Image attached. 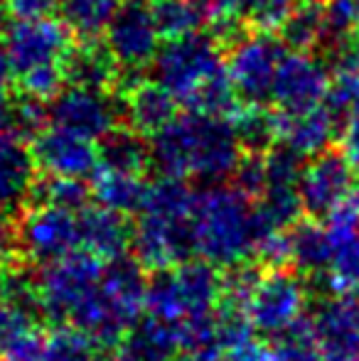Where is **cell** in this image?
<instances>
[{
    "instance_id": "cell-1",
    "label": "cell",
    "mask_w": 359,
    "mask_h": 361,
    "mask_svg": "<svg viewBox=\"0 0 359 361\" xmlns=\"http://www.w3.org/2000/svg\"><path fill=\"white\" fill-rule=\"evenodd\" d=\"M153 74L155 81L192 114L226 118L239 109V96L217 37L192 32L168 39L155 57Z\"/></svg>"
},
{
    "instance_id": "cell-2",
    "label": "cell",
    "mask_w": 359,
    "mask_h": 361,
    "mask_svg": "<svg viewBox=\"0 0 359 361\" xmlns=\"http://www.w3.org/2000/svg\"><path fill=\"white\" fill-rule=\"evenodd\" d=\"M153 165L160 175L197 177L209 185L229 180L239 165L244 147L231 121L187 111L150 140Z\"/></svg>"
},
{
    "instance_id": "cell-3",
    "label": "cell",
    "mask_w": 359,
    "mask_h": 361,
    "mask_svg": "<svg viewBox=\"0 0 359 361\" xmlns=\"http://www.w3.org/2000/svg\"><path fill=\"white\" fill-rule=\"evenodd\" d=\"M276 226L264 216L254 200L231 185H212L197 192L195 243L197 256L219 268L236 266L254 258V251L266 233Z\"/></svg>"
},
{
    "instance_id": "cell-4",
    "label": "cell",
    "mask_w": 359,
    "mask_h": 361,
    "mask_svg": "<svg viewBox=\"0 0 359 361\" xmlns=\"http://www.w3.org/2000/svg\"><path fill=\"white\" fill-rule=\"evenodd\" d=\"M104 263L94 253L77 248L69 256L42 266L37 273L42 317L52 324H69L89 295L101 286Z\"/></svg>"
},
{
    "instance_id": "cell-5",
    "label": "cell",
    "mask_w": 359,
    "mask_h": 361,
    "mask_svg": "<svg viewBox=\"0 0 359 361\" xmlns=\"http://www.w3.org/2000/svg\"><path fill=\"white\" fill-rule=\"evenodd\" d=\"M286 57L283 44L271 32L241 35L231 42L226 69L231 84L244 104H261L271 101L273 81H276L281 59Z\"/></svg>"
},
{
    "instance_id": "cell-6",
    "label": "cell",
    "mask_w": 359,
    "mask_h": 361,
    "mask_svg": "<svg viewBox=\"0 0 359 361\" xmlns=\"http://www.w3.org/2000/svg\"><path fill=\"white\" fill-rule=\"evenodd\" d=\"M18 238L25 263L49 266L79 248L77 214L57 207H25L18 212Z\"/></svg>"
},
{
    "instance_id": "cell-7",
    "label": "cell",
    "mask_w": 359,
    "mask_h": 361,
    "mask_svg": "<svg viewBox=\"0 0 359 361\" xmlns=\"http://www.w3.org/2000/svg\"><path fill=\"white\" fill-rule=\"evenodd\" d=\"M8 62L15 76H23L37 67L64 64L72 52L69 27L54 18L15 20L3 35Z\"/></svg>"
},
{
    "instance_id": "cell-8",
    "label": "cell",
    "mask_w": 359,
    "mask_h": 361,
    "mask_svg": "<svg viewBox=\"0 0 359 361\" xmlns=\"http://www.w3.org/2000/svg\"><path fill=\"white\" fill-rule=\"evenodd\" d=\"M104 35L106 47L114 54L121 72H140L153 67L163 37L155 25L153 10L143 0H123Z\"/></svg>"
},
{
    "instance_id": "cell-9",
    "label": "cell",
    "mask_w": 359,
    "mask_h": 361,
    "mask_svg": "<svg viewBox=\"0 0 359 361\" xmlns=\"http://www.w3.org/2000/svg\"><path fill=\"white\" fill-rule=\"evenodd\" d=\"M133 256L148 271L175 268L197 253L195 216L173 219L153 212H140L133 226Z\"/></svg>"
},
{
    "instance_id": "cell-10",
    "label": "cell",
    "mask_w": 359,
    "mask_h": 361,
    "mask_svg": "<svg viewBox=\"0 0 359 361\" xmlns=\"http://www.w3.org/2000/svg\"><path fill=\"white\" fill-rule=\"evenodd\" d=\"M308 305V281L293 268L266 271L249 302V317L256 332L281 334L303 317Z\"/></svg>"
},
{
    "instance_id": "cell-11",
    "label": "cell",
    "mask_w": 359,
    "mask_h": 361,
    "mask_svg": "<svg viewBox=\"0 0 359 361\" xmlns=\"http://www.w3.org/2000/svg\"><path fill=\"white\" fill-rule=\"evenodd\" d=\"M355 167L342 150L317 152L305 165L300 177V202L303 212L310 219H327L342 202L355 195Z\"/></svg>"
},
{
    "instance_id": "cell-12",
    "label": "cell",
    "mask_w": 359,
    "mask_h": 361,
    "mask_svg": "<svg viewBox=\"0 0 359 361\" xmlns=\"http://www.w3.org/2000/svg\"><path fill=\"white\" fill-rule=\"evenodd\" d=\"M118 118L121 109L111 91L69 84L67 89H62V94L49 101L52 126L89 138L94 143H99L106 133H111L118 126Z\"/></svg>"
},
{
    "instance_id": "cell-13",
    "label": "cell",
    "mask_w": 359,
    "mask_h": 361,
    "mask_svg": "<svg viewBox=\"0 0 359 361\" xmlns=\"http://www.w3.org/2000/svg\"><path fill=\"white\" fill-rule=\"evenodd\" d=\"M330 76L320 59L310 52H286L281 59L271 101L281 114H303L325 104L330 91Z\"/></svg>"
},
{
    "instance_id": "cell-14",
    "label": "cell",
    "mask_w": 359,
    "mask_h": 361,
    "mask_svg": "<svg viewBox=\"0 0 359 361\" xmlns=\"http://www.w3.org/2000/svg\"><path fill=\"white\" fill-rule=\"evenodd\" d=\"M30 147H32L39 172H44V175L87 180V177H94L101 167L99 145L94 140L69 133L57 126H49L47 130H42L30 143Z\"/></svg>"
},
{
    "instance_id": "cell-15",
    "label": "cell",
    "mask_w": 359,
    "mask_h": 361,
    "mask_svg": "<svg viewBox=\"0 0 359 361\" xmlns=\"http://www.w3.org/2000/svg\"><path fill=\"white\" fill-rule=\"evenodd\" d=\"M332 256L322 273L330 295H350L359 290V209L355 200H347L327 216Z\"/></svg>"
},
{
    "instance_id": "cell-16",
    "label": "cell",
    "mask_w": 359,
    "mask_h": 361,
    "mask_svg": "<svg viewBox=\"0 0 359 361\" xmlns=\"http://www.w3.org/2000/svg\"><path fill=\"white\" fill-rule=\"evenodd\" d=\"M322 361H359V302L350 295H327L312 312Z\"/></svg>"
},
{
    "instance_id": "cell-17",
    "label": "cell",
    "mask_w": 359,
    "mask_h": 361,
    "mask_svg": "<svg viewBox=\"0 0 359 361\" xmlns=\"http://www.w3.org/2000/svg\"><path fill=\"white\" fill-rule=\"evenodd\" d=\"M79 246L94 253L101 261L123 256L133 243V226L126 214L114 212L109 207L89 204L77 214Z\"/></svg>"
},
{
    "instance_id": "cell-18",
    "label": "cell",
    "mask_w": 359,
    "mask_h": 361,
    "mask_svg": "<svg viewBox=\"0 0 359 361\" xmlns=\"http://www.w3.org/2000/svg\"><path fill=\"white\" fill-rule=\"evenodd\" d=\"M37 162L28 140L13 133L0 135V207L13 214L25 209L37 180Z\"/></svg>"
},
{
    "instance_id": "cell-19",
    "label": "cell",
    "mask_w": 359,
    "mask_h": 361,
    "mask_svg": "<svg viewBox=\"0 0 359 361\" xmlns=\"http://www.w3.org/2000/svg\"><path fill=\"white\" fill-rule=\"evenodd\" d=\"M278 118V143L293 147L303 157H315L317 152L327 150L337 133V116L325 104L303 114H281Z\"/></svg>"
},
{
    "instance_id": "cell-20",
    "label": "cell",
    "mask_w": 359,
    "mask_h": 361,
    "mask_svg": "<svg viewBox=\"0 0 359 361\" xmlns=\"http://www.w3.org/2000/svg\"><path fill=\"white\" fill-rule=\"evenodd\" d=\"M123 116L143 135H155L178 118V99L158 81H133L123 94Z\"/></svg>"
},
{
    "instance_id": "cell-21",
    "label": "cell",
    "mask_w": 359,
    "mask_h": 361,
    "mask_svg": "<svg viewBox=\"0 0 359 361\" xmlns=\"http://www.w3.org/2000/svg\"><path fill=\"white\" fill-rule=\"evenodd\" d=\"M175 278L187 317H212L221 300V268L207 258H190L175 266Z\"/></svg>"
},
{
    "instance_id": "cell-22",
    "label": "cell",
    "mask_w": 359,
    "mask_h": 361,
    "mask_svg": "<svg viewBox=\"0 0 359 361\" xmlns=\"http://www.w3.org/2000/svg\"><path fill=\"white\" fill-rule=\"evenodd\" d=\"M67 84L84 89L111 91L121 79V67L106 44H96L94 39H84V44L72 47L67 62Z\"/></svg>"
},
{
    "instance_id": "cell-23",
    "label": "cell",
    "mask_w": 359,
    "mask_h": 361,
    "mask_svg": "<svg viewBox=\"0 0 359 361\" xmlns=\"http://www.w3.org/2000/svg\"><path fill=\"white\" fill-rule=\"evenodd\" d=\"M332 243L325 224H317V219H300L296 226H291V266L303 278L322 276L330 266Z\"/></svg>"
},
{
    "instance_id": "cell-24",
    "label": "cell",
    "mask_w": 359,
    "mask_h": 361,
    "mask_svg": "<svg viewBox=\"0 0 359 361\" xmlns=\"http://www.w3.org/2000/svg\"><path fill=\"white\" fill-rule=\"evenodd\" d=\"M150 185L143 180V175H128V172H114L99 167L91 177V195L94 202L101 207H109L121 214H140L148 202Z\"/></svg>"
},
{
    "instance_id": "cell-25",
    "label": "cell",
    "mask_w": 359,
    "mask_h": 361,
    "mask_svg": "<svg viewBox=\"0 0 359 361\" xmlns=\"http://www.w3.org/2000/svg\"><path fill=\"white\" fill-rule=\"evenodd\" d=\"M99 160L104 170L143 175L153 162V155H150V143L143 133H138L130 126H116L111 133L99 140Z\"/></svg>"
},
{
    "instance_id": "cell-26",
    "label": "cell",
    "mask_w": 359,
    "mask_h": 361,
    "mask_svg": "<svg viewBox=\"0 0 359 361\" xmlns=\"http://www.w3.org/2000/svg\"><path fill=\"white\" fill-rule=\"evenodd\" d=\"M94 200L91 185L74 177H57V175H37L32 190H30L28 204L25 207H57L79 214L87 209Z\"/></svg>"
},
{
    "instance_id": "cell-27",
    "label": "cell",
    "mask_w": 359,
    "mask_h": 361,
    "mask_svg": "<svg viewBox=\"0 0 359 361\" xmlns=\"http://www.w3.org/2000/svg\"><path fill=\"white\" fill-rule=\"evenodd\" d=\"M123 347L135 361H173L180 352L178 324H165L145 317L126 337Z\"/></svg>"
},
{
    "instance_id": "cell-28",
    "label": "cell",
    "mask_w": 359,
    "mask_h": 361,
    "mask_svg": "<svg viewBox=\"0 0 359 361\" xmlns=\"http://www.w3.org/2000/svg\"><path fill=\"white\" fill-rule=\"evenodd\" d=\"M123 0H59L62 23L82 39H96L106 32Z\"/></svg>"
},
{
    "instance_id": "cell-29",
    "label": "cell",
    "mask_w": 359,
    "mask_h": 361,
    "mask_svg": "<svg viewBox=\"0 0 359 361\" xmlns=\"http://www.w3.org/2000/svg\"><path fill=\"white\" fill-rule=\"evenodd\" d=\"M231 126L244 152H269L278 143V118L261 104H239Z\"/></svg>"
},
{
    "instance_id": "cell-30",
    "label": "cell",
    "mask_w": 359,
    "mask_h": 361,
    "mask_svg": "<svg viewBox=\"0 0 359 361\" xmlns=\"http://www.w3.org/2000/svg\"><path fill=\"white\" fill-rule=\"evenodd\" d=\"M283 42L298 52H312L325 44V0H300L283 25Z\"/></svg>"
},
{
    "instance_id": "cell-31",
    "label": "cell",
    "mask_w": 359,
    "mask_h": 361,
    "mask_svg": "<svg viewBox=\"0 0 359 361\" xmlns=\"http://www.w3.org/2000/svg\"><path fill=\"white\" fill-rule=\"evenodd\" d=\"M143 312H145V317L158 319V322H165V324H180L182 319H185V305H182L175 268L150 271Z\"/></svg>"
},
{
    "instance_id": "cell-32",
    "label": "cell",
    "mask_w": 359,
    "mask_h": 361,
    "mask_svg": "<svg viewBox=\"0 0 359 361\" xmlns=\"http://www.w3.org/2000/svg\"><path fill=\"white\" fill-rule=\"evenodd\" d=\"M150 10L160 35L168 39L200 32V25L207 23L205 13L195 0H153Z\"/></svg>"
},
{
    "instance_id": "cell-33",
    "label": "cell",
    "mask_w": 359,
    "mask_h": 361,
    "mask_svg": "<svg viewBox=\"0 0 359 361\" xmlns=\"http://www.w3.org/2000/svg\"><path fill=\"white\" fill-rule=\"evenodd\" d=\"M273 349H276L278 361H322L312 317H305V314L273 337Z\"/></svg>"
},
{
    "instance_id": "cell-34",
    "label": "cell",
    "mask_w": 359,
    "mask_h": 361,
    "mask_svg": "<svg viewBox=\"0 0 359 361\" xmlns=\"http://www.w3.org/2000/svg\"><path fill=\"white\" fill-rule=\"evenodd\" d=\"M49 361H96L101 347L72 324H54L47 332Z\"/></svg>"
},
{
    "instance_id": "cell-35",
    "label": "cell",
    "mask_w": 359,
    "mask_h": 361,
    "mask_svg": "<svg viewBox=\"0 0 359 361\" xmlns=\"http://www.w3.org/2000/svg\"><path fill=\"white\" fill-rule=\"evenodd\" d=\"M52 126L49 121V106L47 101H39L35 96H18L13 104H8V128L13 135L32 143L42 130Z\"/></svg>"
},
{
    "instance_id": "cell-36",
    "label": "cell",
    "mask_w": 359,
    "mask_h": 361,
    "mask_svg": "<svg viewBox=\"0 0 359 361\" xmlns=\"http://www.w3.org/2000/svg\"><path fill=\"white\" fill-rule=\"evenodd\" d=\"M300 0H241V15L244 23L261 32H271L286 25Z\"/></svg>"
},
{
    "instance_id": "cell-37",
    "label": "cell",
    "mask_w": 359,
    "mask_h": 361,
    "mask_svg": "<svg viewBox=\"0 0 359 361\" xmlns=\"http://www.w3.org/2000/svg\"><path fill=\"white\" fill-rule=\"evenodd\" d=\"M231 187L244 197L259 202L269 187V170H266V152H244L236 165L234 175L229 177Z\"/></svg>"
},
{
    "instance_id": "cell-38",
    "label": "cell",
    "mask_w": 359,
    "mask_h": 361,
    "mask_svg": "<svg viewBox=\"0 0 359 361\" xmlns=\"http://www.w3.org/2000/svg\"><path fill=\"white\" fill-rule=\"evenodd\" d=\"M359 27L357 0H325V44L340 47Z\"/></svg>"
},
{
    "instance_id": "cell-39",
    "label": "cell",
    "mask_w": 359,
    "mask_h": 361,
    "mask_svg": "<svg viewBox=\"0 0 359 361\" xmlns=\"http://www.w3.org/2000/svg\"><path fill=\"white\" fill-rule=\"evenodd\" d=\"M0 361H49L47 332L37 324L15 334L0 347Z\"/></svg>"
},
{
    "instance_id": "cell-40",
    "label": "cell",
    "mask_w": 359,
    "mask_h": 361,
    "mask_svg": "<svg viewBox=\"0 0 359 361\" xmlns=\"http://www.w3.org/2000/svg\"><path fill=\"white\" fill-rule=\"evenodd\" d=\"M25 261L20 253V238H18V214L0 207V268L15 266Z\"/></svg>"
},
{
    "instance_id": "cell-41",
    "label": "cell",
    "mask_w": 359,
    "mask_h": 361,
    "mask_svg": "<svg viewBox=\"0 0 359 361\" xmlns=\"http://www.w3.org/2000/svg\"><path fill=\"white\" fill-rule=\"evenodd\" d=\"M335 76H345V79L359 84V35H352L347 42L337 47Z\"/></svg>"
},
{
    "instance_id": "cell-42",
    "label": "cell",
    "mask_w": 359,
    "mask_h": 361,
    "mask_svg": "<svg viewBox=\"0 0 359 361\" xmlns=\"http://www.w3.org/2000/svg\"><path fill=\"white\" fill-rule=\"evenodd\" d=\"M5 10L15 20H30V18H47L54 8H59V0H3Z\"/></svg>"
},
{
    "instance_id": "cell-43",
    "label": "cell",
    "mask_w": 359,
    "mask_h": 361,
    "mask_svg": "<svg viewBox=\"0 0 359 361\" xmlns=\"http://www.w3.org/2000/svg\"><path fill=\"white\" fill-rule=\"evenodd\" d=\"M224 361H278V357H276L273 344L259 342V339H249V342L229 349Z\"/></svg>"
},
{
    "instance_id": "cell-44",
    "label": "cell",
    "mask_w": 359,
    "mask_h": 361,
    "mask_svg": "<svg viewBox=\"0 0 359 361\" xmlns=\"http://www.w3.org/2000/svg\"><path fill=\"white\" fill-rule=\"evenodd\" d=\"M342 152H345L347 160L352 162V167L359 172V106L342 123Z\"/></svg>"
},
{
    "instance_id": "cell-45",
    "label": "cell",
    "mask_w": 359,
    "mask_h": 361,
    "mask_svg": "<svg viewBox=\"0 0 359 361\" xmlns=\"http://www.w3.org/2000/svg\"><path fill=\"white\" fill-rule=\"evenodd\" d=\"M173 361H221L219 349H187V352H178Z\"/></svg>"
},
{
    "instance_id": "cell-46",
    "label": "cell",
    "mask_w": 359,
    "mask_h": 361,
    "mask_svg": "<svg viewBox=\"0 0 359 361\" xmlns=\"http://www.w3.org/2000/svg\"><path fill=\"white\" fill-rule=\"evenodd\" d=\"M96 361H135V359L130 357L128 349L121 344V347H114V349H101V354Z\"/></svg>"
},
{
    "instance_id": "cell-47",
    "label": "cell",
    "mask_w": 359,
    "mask_h": 361,
    "mask_svg": "<svg viewBox=\"0 0 359 361\" xmlns=\"http://www.w3.org/2000/svg\"><path fill=\"white\" fill-rule=\"evenodd\" d=\"M10 74H13V69H10V62H8L5 42H3V37H0V89H5V86H8V76Z\"/></svg>"
},
{
    "instance_id": "cell-48",
    "label": "cell",
    "mask_w": 359,
    "mask_h": 361,
    "mask_svg": "<svg viewBox=\"0 0 359 361\" xmlns=\"http://www.w3.org/2000/svg\"><path fill=\"white\" fill-rule=\"evenodd\" d=\"M3 96H5V89H0V135L10 133V128H8V104H3Z\"/></svg>"
},
{
    "instance_id": "cell-49",
    "label": "cell",
    "mask_w": 359,
    "mask_h": 361,
    "mask_svg": "<svg viewBox=\"0 0 359 361\" xmlns=\"http://www.w3.org/2000/svg\"><path fill=\"white\" fill-rule=\"evenodd\" d=\"M352 200H355V204H357V209H359V187L355 190V195H352Z\"/></svg>"
},
{
    "instance_id": "cell-50",
    "label": "cell",
    "mask_w": 359,
    "mask_h": 361,
    "mask_svg": "<svg viewBox=\"0 0 359 361\" xmlns=\"http://www.w3.org/2000/svg\"><path fill=\"white\" fill-rule=\"evenodd\" d=\"M355 300H357V302H359V290H357V293H355Z\"/></svg>"
},
{
    "instance_id": "cell-51",
    "label": "cell",
    "mask_w": 359,
    "mask_h": 361,
    "mask_svg": "<svg viewBox=\"0 0 359 361\" xmlns=\"http://www.w3.org/2000/svg\"><path fill=\"white\" fill-rule=\"evenodd\" d=\"M357 13H359V0H357Z\"/></svg>"
}]
</instances>
